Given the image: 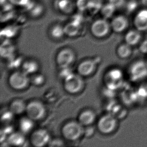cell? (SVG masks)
Segmentation results:
<instances>
[{
  "mask_svg": "<svg viewBox=\"0 0 147 147\" xmlns=\"http://www.w3.org/2000/svg\"><path fill=\"white\" fill-rule=\"evenodd\" d=\"M84 129L83 125L79 121H70L64 125L62 133L66 139L75 141L84 134Z\"/></svg>",
  "mask_w": 147,
  "mask_h": 147,
  "instance_id": "6da1fadb",
  "label": "cell"
},
{
  "mask_svg": "<svg viewBox=\"0 0 147 147\" xmlns=\"http://www.w3.org/2000/svg\"><path fill=\"white\" fill-rule=\"evenodd\" d=\"M129 78L133 82H138L147 77V63L142 60L134 62L129 68Z\"/></svg>",
  "mask_w": 147,
  "mask_h": 147,
  "instance_id": "7a4b0ae2",
  "label": "cell"
},
{
  "mask_svg": "<svg viewBox=\"0 0 147 147\" xmlns=\"http://www.w3.org/2000/svg\"><path fill=\"white\" fill-rule=\"evenodd\" d=\"M111 29L110 23L103 18L95 20L90 26L92 34L96 38H103L107 36Z\"/></svg>",
  "mask_w": 147,
  "mask_h": 147,
  "instance_id": "3957f363",
  "label": "cell"
},
{
  "mask_svg": "<svg viewBox=\"0 0 147 147\" xmlns=\"http://www.w3.org/2000/svg\"><path fill=\"white\" fill-rule=\"evenodd\" d=\"M117 121V117L111 113L103 115L98 121V127L99 131L105 134L112 133L116 129Z\"/></svg>",
  "mask_w": 147,
  "mask_h": 147,
  "instance_id": "277c9868",
  "label": "cell"
},
{
  "mask_svg": "<svg viewBox=\"0 0 147 147\" xmlns=\"http://www.w3.org/2000/svg\"><path fill=\"white\" fill-rule=\"evenodd\" d=\"M84 80L80 75L72 74L64 80V88L70 94H76L80 92L84 86Z\"/></svg>",
  "mask_w": 147,
  "mask_h": 147,
  "instance_id": "5b68a950",
  "label": "cell"
},
{
  "mask_svg": "<svg viewBox=\"0 0 147 147\" xmlns=\"http://www.w3.org/2000/svg\"><path fill=\"white\" fill-rule=\"evenodd\" d=\"M26 112L27 117L33 121H37L44 117L46 113V109L42 102L33 101L27 105Z\"/></svg>",
  "mask_w": 147,
  "mask_h": 147,
  "instance_id": "8992f818",
  "label": "cell"
},
{
  "mask_svg": "<svg viewBox=\"0 0 147 147\" xmlns=\"http://www.w3.org/2000/svg\"><path fill=\"white\" fill-rule=\"evenodd\" d=\"M30 82V78L28 74L23 71H16L12 74L9 79L10 86L15 90L24 89L28 86Z\"/></svg>",
  "mask_w": 147,
  "mask_h": 147,
  "instance_id": "52a82bcc",
  "label": "cell"
},
{
  "mask_svg": "<svg viewBox=\"0 0 147 147\" xmlns=\"http://www.w3.org/2000/svg\"><path fill=\"white\" fill-rule=\"evenodd\" d=\"M123 78L121 70L114 68L109 70L105 76V82L107 88L115 90L121 86Z\"/></svg>",
  "mask_w": 147,
  "mask_h": 147,
  "instance_id": "ba28073f",
  "label": "cell"
},
{
  "mask_svg": "<svg viewBox=\"0 0 147 147\" xmlns=\"http://www.w3.org/2000/svg\"><path fill=\"white\" fill-rule=\"evenodd\" d=\"M50 136L48 131L45 129H38L34 131L31 136L30 141L32 145L37 147H43L49 143Z\"/></svg>",
  "mask_w": 147,
  "mask_h": 147,
  "instance_id": "9c48e42d",
  "label": "cell"
},
{
  "mask_svg": "<svg viewBox=\"0 0 147 147\" xmlns=\"http://www.w3.org/2000/svg\"><path fill=\"white\" fill-rule=\"evenodd\" d=\"M113 31L119 33L124 32L129 26V21L127 17L123 15H118L112 19L110 23Z\"/></svg>",
  "mask_w": 147,
  "mask_h": 147,
  "instance_id": "30bf717a",
  "label": "cell"
},
{
  "mask_svg": "<svg viewBox=\"0 0 147 147\" xmlns=\"http://www.w3.org/2000/svg\"><path fill=\"white\" fill-rule=\"evenodd\" d=\"M75 59V54L70 49L65 48L58 53L56 61L60 67L69 66Z\"/></svg>",
  "mask_w": 147,
  "mask_h": 147,
  "instance_id": "8fae6325",
  "label": "cell"
},
{
  "mask_svg": "<svg viewBox=\"0 0 147 147\" xmlns=\"http://www.w3.org/2000/svg\"><path fill=\"white\" fill-rule=\"evenodd\" d=\"M134 25L140 32L147 31V8L138 11L134 17Z\"/></svg>",
  "mask_w": 147,
  "mask_h": 147,
  "instance_id": "7c38bea8",
  "label": "cell"
},
{
  "mask_svg": "<svg viewBox=\"0 0 147 147\" xmlns=\"http://www.w3.org/2000/svg\"><path fill=\"white\" fill-rule=\"evenodd\" d=\"M54 6L56 10L66 15L71 14L76 8V2L73 0H55Z\"/></svg>",
  "mask_w": 147,
  "mask_h": 147,
  "instance_id": "4fadbf2b",
  "label": "cell"
},
{
  "mask_svg": "<svg viewBox=\"0 0 147 147\" xmlns=\"http://www.w3.org/2000/svg\"><path fill=\"white\" fill-rule=\"evenodd\" d=\"M96 66V62L94 60H86L78 66V72L80 76H90L94 72Z\"/></svg>",
  "mask_w": 147,
  "mask_h": 147,
  "instance_id": "5bb4252c",
  "label": "cell"
},
{
  "mask_svg": "<svg viewBox=\"0 0 147 147\" xmlns=\"http://www.w3.org/2000/svg\"><path fill=\"white\" fill-rule=\"evenodd\" d=\"M28 14L34 18H37L42 15L44 11L43 6L41 3L32 1L25 8Z\"/></svg>",
  "mask_w": 147,
  "mask_h": 147,
  "instance_id": "9a60e30c",
  "label": "cell"
},
{
  "mask_svg": "<svg viewBox=\"0 0 147 147\" xmlns=\"http://www.w3.org/2000/svg\"><path fill=\"white\" fill-rule=\"evenodd\" d=\"M141 32L136 29L129 30L125 36V43L131 46L138 44L142 39Z\"/></svg>",
  "mask_w": 147,
  "mask_h": 147,
  "instance_id": "2e32d148",
  "label": "cell"
},
{
  "mask_svg": "<svg viewBox=\"0 0 147 147\" xmlns=\"http://www.w3.org/2000/svg\"><path fill=\"white\" fill-rule=\"evenodd\" d=\"M96 118V113L94 111L91 110H86L80 114L78 121L82 125L88 126L94 123Z\"/></svg>",
  "mask_w": 147,
  "mask_h": 147,
  "instance_id": "e0dca14e",
  "label": "cell"
},
{
  "mask_svg": "<svg viewBox=\"0 0 147 147\" xmlns=\"http://www.w3.org/2000/svg\"><path fill=\"white\" fill-rule=\"evenodd\" d=\"M19 125L21 132L24 134H27L29 133L33 129L34 121L28 117H22L19 121Z\"/></svg>",
  "mask_w": 147,
  "mask_h": 147,
  "instance_id": "ac0fdd59",
  "label": "cell"
},
{
  "mask_svg": "<svg viewBox=\"0 0 147 147\" xmlns=\"http://www.w3.org/2000/svg\"><path fill=\"white\" fill-rule=\"evenodd\" d=\"M8 142L11 145L20 146L25 142V137L24 134L21 132L12 133L8 137Z\"/></svg>",
  "mask_w": 147,
  "mask_h": 147,
  "instance_id": "d6986e66",
  "label": "cell"
},
{
  "mask_svg": "<svg viewBox=\"0 0 147 147\" xmlns=\"http://www.w3.org/2000/svg\"><path fill=\"white\" fill-rule=\"evenodd\" d=\"M27 105L22 99H17L10 105V110L14 115H20L26 111Z\"/></svg>",
  "mask_w": 147,
  "mask_h": 147,
  "instance_id": "ffe728a7",
  "label": "cell"
},
{
  "mask_svg": "<svg viewBox=\"0 0 147 147\" xmlns=\"http://www.w3.org/2000/svg\"><path fill=\"white\" fill-rule=\"evenodd\" d=\"M81 27V25L70 21L64 26L65 34L69 37L77 36L80 33Z\"/></svg>",
  "mask_w": 147,
  "mask_h": 147,
  "instance_id": "44dd1931",
  "label": "cell"
},
{
  "mask_svg": "<svg viewBox=\"0 0 147 147\" xmlns=\"http://www.w3.org/2000/svg\"><path fill=\"white\" fill-rule=\"evenodd\" d=\"M117 10V9L113 5L108 2L107 3L103 5L100 13L103 18L107 20L113 18Z\"/></svg>",
  "mask_w": 147,
  "mask_h": 147,
  "instance_id": "7402d4cb",
  "label": "cell"
},
{
  "mask_svg": "<svg viewBox=\"0 0 147 147\" xmlns=\"http://www.w3.org/2000/svg\"><path fill=\"white\" fill-rule=\"evenodd\" d=\"M103 5L102 0H90L86 11L90 15L94 16L100 12Z\"/></svg>",
  "mask_w": 147,
  "mask_h": 147,
  "instance_id": "603a6c76",
  "label": "cell"
},
{
  "mask_svg": "<svg viewBox=\"0 0 147 147\" xmlns=\"http://www.w3.org/2000/svg\"><path fill=\"white\" fill-rule=\"evenodd\" d=\"M132 53L131 46L126 43L120 45L117 49V54L119 57L125 59L131 55Z\"/></svg>",
  "mask_w": 147,
  "mask_h": 147,
  "instance_id": "cb8c5ba5",
  "label": "cell"
},
{
  "mask_svg": "<svg viewBox=\"0 0 147 147\" xmlns=\"http://www.w3.org/2000/svg\"><path fill=\"white\" fill-rule=\"evenodd\" d=\"M39 66L36 62L33 60H28L22 65V71L27 74L35 73L38 69Z\"/></svg>",
  "mask_w": 147,
  "mask_h": 147,
  "instance_id": "d4e9b609",
  "label": "cell"
},
{
  "mask_svg": "<svg viewBox=\"0 0 147 147\" xmlns=\"http://www.w3.org/2000/svg\"><path fill=\"white\" fill-rule=\"evenodd\" d=\"M52 37L56 39H61L65 34L64 27L60 24H55L52 27L50 30Z\"/></svg>",
  "mask_w": 147,
  "mask_h": 147,
  "instance_id": "484cf974",
  "label": "cell"
},
{
  "mask_svg": "<svg viewBox=\"0 0 147 147\" xmlns=\"http://www.w3.org/2000/svg\"><path fill=\"white\" fill-rule=\"evenodd\" d=\"M1 54L4 57H10L12 55L14 51L13 47L10 45L8 42L7 43H4V45L1 47Z\"/></svg>",
  "mask_w": 147,
  "mask_h": 147,
  "instance_id": "4316f807",
  "label": "cell"
},
{
  "mask_svg": "<svg viewBox=\"0 0 147 147\" xmlns=\"http://www.w3.org/2000/svg\"><path fill=\"white\" fill-rule=\"evenodd\" d=\"M45 79L44 76L40 74H35L30 78V82L35 86H40L43 84Z\"/></svg>",
  "mask_w": 147,
  "mask_h": 147,
  "instance_id": "83f0119b",
  "label": "cell"
},
{
  "mask_svg": "<svg viewBox=\"0 0 147 147\" xmlns=\"http://www.w3.org/2000/svg\"><path fill=\"white\" fill-rule=\"evenodd\" d=\"M90 0H77L76 1V6L78 10L81 12L86 11Z\"/></svg>",
  "mask_w": 147,
  "mask_h": 147,
  "instance_id": "f1b7e54d",
  "label": "cell"
},
{
  "mask_svg": "<svg viewBox=\"0 0 147 147\" xmlns=\"http://www.w3.org/2000/svg\"><path fill=\"white\" fill-rule=\"evenodd\" d=\"M2 32L4 33V36L7 37H12L17 33V30L16 27L10 26L4 29Z\"/></svg>",
  "mask_w": 147,
  "mask_h": 147,
  "instance_id": "f546056e",
  "label": "cell"
},
{
  "mask_svg": "<svg viewBox=\"0 0 147 147\" xmlns=\"http://www.w3.org/2000/svg\"><path fill=\"white\" fill-rule=\"evenodd\" d=\"M32 0H8V1L11 3L15 6L21 7L26 8Z\"/></svg>",
  "mask_w": 147,
  "mask_h": 147,
  "instance_id": "4dcf8cb0",
  "label": "cell"
},
{
  "mask_svg": "<svg viewBox=\"0 0 147 147\" xmlns=\"http://www.w3.org/2000/svg\"><path fill=\"white\" fill-rule=\"evenodd\" d=\"M138 98H144L147 97V84H143L140 86L136 90Z\"/></svg>",
  "mask_w": 147,
  "mask_h": 147,
  "instance_id": "1f68e13d",
  "label": "cell"
},
{
  "mask_svg": "<svg viewBox=\"0 0 147 147\" xmlns=\"http://www.w3.org/2000/svg\"><path fill=\"white\" fill-rule=\"evenodd\" d=\"M60 68H61V70H60L59 74L61 78H64V80H65V78H67L68 76H69L70 75L73 74L71 69L69 68V66Z\"/></svg>",
  "mask_w": 147,
  "mask_h": 147,
  "instance_id": "d6a6232c",
  "label": "cell"
},
{
  "mask_svg": "<svg viewBox=\"0 0 147 147\" xmlns=\"http://www.w3.org/2000/svg\"><path fill=\"white\" fill-rule=\"evenodd\" d=\"M138 4V2L135 0H131L129 2H126L125 6L129 12H132L137 9Z\"/></svg>",
  "mask_w": 147,
  "mask_h": 147,
  "instance_id": "836d02e7",
  "label": "cell"
},
{
  "mask_svg": "<svg viewBox=\"0 0 147 147\" xmlns=\"http://www.w3.org/2000/svg\"><path fill=\"white\" fill-rule=\"evenodd\" d=\"M14 114L11 111L4 113L2 115V121L4 123H9L13 119Z\"/></svg>",
  "mask_w": 147,
  "mask_h": 147,
  "instance_id": "e575fe53",
  "label": "cell"
},
{
  "mask_svg": "<svg viewBox=\"0 0 147 147\" xmlns=\"http://www.w3.org/2000/svg\"><path fill=\"white\" fill-rule=\"evenodd\" d=\"M126 2V0H109V2L113 5L117 9L125 6Z\"/></svg>",
  "mask_w": 147,
  "mask_h": 147,
  "instance_id": "d590c367",
  "label": "cell"
},
{
  "mask_svg": "<svg viewBox=\"0 0 147 147\" xmlns=\"http://www.w3.org/2000/svg\"><path fill=\"white\" fill-rule=\"evenodd\" d=\"M49 146L50 147H61L63 146L64 144L61 140L59 139H54L49 142Z\"/></svg>",
  "mask_w": 147,
  "mask_h": 147,
  "instance_id": "8d00e7d4",
  "label": "cell"
},
{
  "mask_svg": "<svg viewBox=\"0 0 147 147\" xmlns=\"http://www.w3.org/2000/svg\"><path fill=\"white\" fill-rule=\"evenodd\" d=\"M94 127L88 125V127L84 129V135L86 136V137H89L94 134Z\"/></svg>",
  "mask_w": 147,
  "mask_h": 147,
  "instance_id": "74e56055",
  "label": "cell"
},
{
  "mask_svg": "<svg viewBox=\"0 0 147 147\" xmlns=\"http://www.w3.org/2000/svg\"><path fill=\"white\" fill-rule=\"evenodd\" d=\"M139 49L142 53L147 54V39L142 41L140 45Z\"/></svg>",
  "mask_w": 147,
  "mask_h": 147,
  "instance_id": "f35d334b",
  "label": "cell"
},
{
  "mask_svg": "<svg viewBox=\"0 0 147 147\" xmlns=\"http://www.w3.org/2000/svg\"><path fill=\"white\" fill-rule=\"evenodd\" d=\"M13 128L11 126H8L4 129L3 131V133L7 135V134H11L13 133Z\"/></svg>",
  "mask_w": 147,
  "mask_h": 147,
  "instance_id": "ab89813d",
  "label": "cell"
},
{
  "mask_svg": "<svg viewBox=\"0 0 147 147\" xmlns=\"http://www.w3.org/2000/svg\"><path fill=\"white\" fill-rule=\"evenodd\" d=\"M140 3L143 6L147 8V0H140Z\"/></svg>",
  "mask_w": 147,
  "mask_h": 147,
  "instance_id": "60d3db41",
  "label": "cell"
}]
</instances>
